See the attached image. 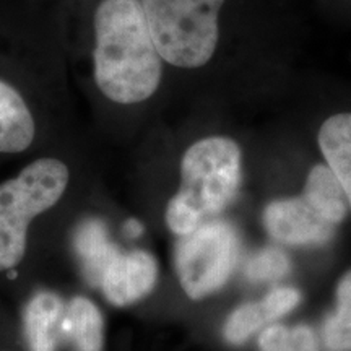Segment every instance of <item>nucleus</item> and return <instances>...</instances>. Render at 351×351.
I'll return each mask as SVG.
<instances>
[{"label":"nucleus","instance_id":"obj_13","mask_svg":"<svg viewBox=\"0 0 351 351\" xmlns=\"http://www.w3.org/2000/svg\"><path fill=\"white\" fill-rule=\"evenodd\" d=\"M322 343L327 351H351V270L337 285V304L324 319Z\"/></svg>","mask_w":351,"mask_h":351},{"label":"nucleus","instance_id":"obj_17","mask_svg":"<svg viewBox=\"0 0 351 351\" xmlns=\"http://www.w3.org/2000/svg\"><path fill=\"white\" fill-rule=\"evenodd\" d=\"M261 302L271 322V320H276L287 315L288 313H291L301 302V293L296 288L280 287L271 289Z\"/></svg>","mask_w":351,"mask_h":351},{"label":"nucleus","instance_id":"obj_10","mask_svg":"<svg viewBox=\"0 0 351 351\" xmlns=\"http://www.w3.org/2000/svg\"><path fill=\"white\" fill-rule=\"evenodd\" d=\"M73 251L80 262L85 278L93 287H99L101 276L119 252V247L109 241L108 230L99 219H86L73 234Z\"/></svg>","mask_w":351,"mask_h":351},{"label":"nucleus","instance_id":"obj_6","mask_svg":"<svg viewBox=\"0 0 351 351\" xmlns=\"http://www.w3.org/2000/svg\"><path fill=\"white\" fill-rule=\"evenodd\" d=\"M262 218L267 232L285 245H322L339 228L330 213L304 191L298 197L270 202Z\"/></svg>","mask_w":351,"mask_h":351},{"label":"nucleus","instance_id":"obj_3","mask_svg":"<svg viewBox=\"0 0 351 351\" xmlns=\"http://www.w3.org/2000/svg\"><path fill=\"white\" fill-rule=\"evenodd\" d=\"M69 178L62 161L39 158L0 184V271L23 261L29 223L60 200Z\"/></svg>","mask_w":351,"mask_h":351},{"label":"nucleus","instance_id":"obj_15","mask_svg":"<svg viewBox=\"0 0 351 351\" xmlns=\"http://www.w3.org/2000/svg\"><path fill=\"white\" fill-rule=\"evenodd\" d=\"M270 319L263 309L262 302H245V304L236 307L228 317L223 335L225 340L231 345H243L262 328L269 324Z\"/></svg>","mask_w":351,"mask_h":351},{"label":"nucleus","instance_id":"obj_16","mask_svg":"<svg viewBox=\"0 0 351 351\" xmlns=\"http://www.w3.org/2000/svg\"><path fill=\"white\" fill-rule=\"evenodd\" d=\"M289 258L282 249L265 247L249 258L245 265V276L251 282H275L289 271Z\"/></svg>","mask_w":351,"mask_h":351},{"label":"nucleus","instance_id":"obj_9","mask_svg":"<svg viewBox=\"0 0 351 351\" xmlns=\"http://www.w3.org/2000/svg\"><path fill=\"white\" fill-rule=\"evenodd\" d=\"M36 134L32 109L15 86L0 78V153H21Z\"/></svg>","mask_w":351,"mask_h":351},{"label":"nucleus","instance_id":"obj_14","mask_svg":"<svg viewBox=\"0 0 351 351\" xmlns=\"http://www.w3.org/2000/svg\"><path fill=\"white\" fill-rule=\"evenodd\" d=\"M262 351H317V339L311 327L270 326L258 337Z\"/></svg>","mask_w":351,"mask_h":351},{"label":"nucleus","instance_id":"obj_4","mask_svg":"<svg viewBox=\"0 0 351 351\" xmlns=\"http://www.w3.org/2000/svg\"><path fill=\"white\" fill-rule=\"evenodd\" d=\"M161 59L181 69L210 62L219 39L226 0H140Z\"/></svg>","mask_w":351,"mask_h":351},{"label":"nucleus","instance_id":"obj_8","mask_svg":"<svg viewBox=\"0 0 351 351\" xmlns=\"http://www.w3.org/2000/svg\"><path fill=\"white\" fill-rule=\"evenodd\" d=\"M67 304L54 293L39 291L25 309V335L32 351H56L64 339Z\"/></svg>","mask_w":351,"mask_h":351},{"label":"nucleus","instance_id":"obj_2","mask_svg":"<svg viewBox=\"0 0 351 351\" xmlns=\"http://www.w3.org/2000/svg\"><path fill=\"white\" fill-rule=\"evenodd\" d=\"M243 179L239 145L228 137H207L187 148L181 161V187L169 200L166 223L178 236L213 219L234 200Z\"/></svg>","mask_w":351,"mask_h":351},{"label":"nucleus","instance_id":"obj_11","mask_svg":"<svg viewBox=\"0 0 351 351\" xmlns=\"http://www.w3.org/2000/svg\"><path fill=\"white\" fill-rule=\"evenodd\" d=\"M319 148L351 207V112L335 114L324 122L319 130Z\"/></svg>","mask_w":351,"mask_h":351},{"label":"nucleus","instance_id":"obj_5","mask_svg":"<svg viewBox=\"0 0 351 351\" xmlns=\"http://www.w3.org/2000/svg\"><path fill=\"white\" fill-rule=\"evenodd\" d=\"M239 252L238 231L223 219H208L189 234L179 236L174 263L186 295L202 300L221 289L238 265Z\"/></svg>","mask_w":351,"mask_h":351},{"label":"nucleus","instance_id":"obj_18","mask_svg":"<svg viewBox=\"0 0 351 351\" xmlns=\"http://www.w3.org/2000/svg\"><path fill=\"white\" fill-rule=\"evenodd\" d=\"M125 231L129 232L132 238H137V236L142 234L143 228L138 221H135V219H129V221L125 223Z\"/></svg>","mask_w":351,"mask_h":351},{"label":"nucleus","instance_id":"obj_12","mask_svg":"<svg viewBox=\"0 0 351 351\" xmlns=\"http://www.w3.org/2000/svg\"><path fill=\"white\" fill-rule=\"evenodd\" d=\"M64 339L72 341L77 351H103V317L90 300L77 296L69 302Z\"/></svg>","mask_w":351,"mask_h":351},{"label":"nucleus","instance_id":"obj_7","mask_svg":"<svg viewBox=\"0 0 351 351\" xmlns=\"http://www.w3.org/2000/svg\"><path fill=\"white\" fill-rule=\"evenodd\" d=\"M158 265L145 251L117 252L101 276L99 288L114 306L134 304L155 288Z\"/></svg>","mask_w":351,"mask_h":351},{"label":"nucleus","instance_id":"obj_1","mask_svg":"<svg viewBox=\"0 0 351 351\" xmlns=\"http://www.w3.org/2000/svg\"><path fill=\"white\" fill-rule=\"evenodd\" d=\"M95 82L108 99L142 103L161 82V56L140 0H103L95 13Z\"/></svg>","mask_w":351,"mask_h":351}]
</instances>
